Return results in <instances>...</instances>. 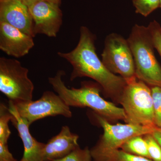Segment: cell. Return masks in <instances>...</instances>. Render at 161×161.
<instances>
[{"mask_svg": "<svg viewBox=\"0 0 161 161\" xmlns=\"http://www.w3.org/2000/svg\"><path fill=\"white\" fill-rule=\"evenodd\" d=\"M126 123L156 127L151 90L137 78L127 82L119 101Z\"/></svg>", "mask_w": 161, "mask_h": 161, "instance_id": "277c9868", "label": "cell"}, {"mask_svg": "<svg viewBox=\"0 0 161 161\" xmlns=\"http://www.w3.org/2000/svg\"></svg>", "mask_w": 161, "mask_h": 161, "instance_id": "4316f807", "label": "cell"}, {"mask_svg": "<svg viewBox=\"0 0 161 161\" xmlns=\"http://www.w3.org/2000/svg\"><path fill=\"white\" fill-rule=\"evenodd\" d=\"M95 35L86 26L80 28L78 44L68 53L58 52L60 58L71 64L73 70L70 80L88 77L99 84L104 95L119 103L127 81L120 76L110 71L98 58L95 46Z\"/></svg>", "mask_w": 161, "mask_h": 161, "instance_id": "6da1fadb", "label": "cell"}, {"mask_svg": "<svg viewBox=\"0 0 161 161\" xmlns=\"http://www.w3.org/2000/svg\"><path fill=\"white\" fill-rule=\"evenodd\" d=\"M4 161H26L24 160L22 158H21V159L20 160V161L17 160L16 159H15L14 158V159H13L10 160Z\"/></svg>", "mask_w": 161, "mask_h": 161, "instance_id": "d4e9b609", "label": "cell"}, {"mask_svg": "<svg viewBox=\"0 0 161 161\" xmlns=\"http://www.w3.org/2000/svg\"><path fill=\"white\" fill-rule=\"evenodd\" d=\"M92 115L97 125L103 129V133L95 146L90 149L91 153L119 149L124 143L132 137L151 133L157 127L131 123L114 125L93 111Z\"/></svg>", "mask_w": 161, "mask_h": 161, "instance_id": "52a82bcc", "label": "cell"}, {"mask_svg": "<svg viewBox=\"0 0 161 161\" xmlns=\"http://www.w3.org/2000/svg\"><path fill=\"white\" fill-rule=\"evenodd\" d=\"M54 161H93V159L88 147L81 149L79 147L66 156Z\"/></svg>", "mask_w": 161, "mask_h": 161, "instance_id": "ac0fdd59", "label": "cell"}, {"mask_svg": "<svg viewBox=\"0 0 161 161\" xmlns=\"http://www.w3.org/2000/svg\"><path fill=\"white\" fill-rule=\"evenodd\" d=\"M147 143L149 158L153 161H161V147L151 133L143 136Z\"/></svg>", "mask_w": 161, "mask_h": 161, "instance_id": "d6986e66", "label": "cell"}, {"mask_svg": "<svg viewBox=\"0 0 161 161\" xmlns=\"http://www.w3.org/2000/svg\"><path fill=\"white\" fill-rule=\"evenodd\" d=\"M33 37L0 22V49L14 58L24 57L35 45Z\"/></svg>", "mask_w": 161, "mask_h": 161, "instance_id": "30bf717a", "label": "cell"}, {"mask_svg": "<svg viewBox=\"0 0 161 161\" xmlns=\"http://www.w3.org/2000/svg\"><path fill=\"white\" fill-rule=\"evenodd\" d=\"M12 115L9 108L3 103L0 104V142L8 144L11 134L9 123L11 121Z\"/></svg>", "mask_w": 161, "mask_h": 161, "instance_id": "2e32d148", "label": "cell"}, {"mask_svg": "<svg viewBox=\"0 0 161 161\" xmlns=\"http://www.w3.org/2000/svg\"><path fill=\"white\" fill-rule=\"evenodd\" d=\"M136 13L148 16L160 6V0H132Z\"/></svg>", "mask_w": 161, "mask_h": 161, "instance_id": "e0dca14e", "label": "cell"}, {"mask_svg": "<svg viewBox=\"0 0 161 161\" xmlns=\"http://www.w3.org/2000/svg\"><path fill=\"white\" fill-rule=\"evenodd\" d=\"M151 90L155 125L161 128V87L153 86Z\"/></svg>", "mask_w": 161, "mask_h": 161, "instance_id": "ffe728a7", "label": "cell"}, {"mask_svg": "<svg viewBox=\"0 0 161 161\" xmlns=\"http://www.w3.org/2000/svg\"><path fill=\"white\" fill-rule=\"evenodd\" d=\"M29 70L14 59L0 58V91L13 102L32 100L34 85Z\"/></svg>", "mask_w": 161, "mask_h": 161, "instance_id": "5b68a950", "label": "cell"}, {"mask_svg": "<svg viewBox=\"0 0 161 161\" xmlns=\"http://www.w3.org/2000/svg\"><path fill=\"white\" fill-rule=\"evenodd\" d=\"M151 134L161 147V128L157 127Z\"/></svg>", "mask_w": 161, "mask_h": 161, "instance_id": "7402d4cb", "label": "cell"}, {"mask_svg": "<svg viewBox=\"0 0 161 161\" xmlns=\"http://www.w3.org/2000/svg\"><path fill=\"white\" fill-rule=\"evenodd\" d=\"M120 149L133 155L150 159L147 143L143 136H136L130 139L122 145Z\"/></svg>", "mask_w": 161, "mask_h": 161, "instance_id": "9a60e30c", "label": "cell"}, {"mask_svg": "<svg viewBox=\"0 0 161 161\" xmlns=\"http://www.w3.org/2000/svg\"><path fill=\"white\" fill-rule=\"evenodd\" d=\"M64 75V71H58L54 77L48 78V82L69 106L88 108L109 121L121 120L126 123V115L123 108L101 97V88L97 82L84 81L79 88H69L62 80Z\"/></svg>", "mask_w": 161, "mask_h": 161, "instance_id": "7a4b0ae2", "label": "cell"}, {"mask_svg": "<svg viewBox=\"0 0 161 161\" xmlns=\"http://www.w3.org/2000/svg\"><path fill=\"white\" fill-rule=\"evenodd\" d=\"M79 136L71 131L68 126L62 127L60 132L45 144L44 161H54L63 158L79 147Z\"/></svg>", "mask_w": 161, "mask_h": 161, "instance_id": "4fadbf2b", "label": "cell"}, {"mask_svg": "<svg viewBox=\"0 0 161 161\" xmlns=\"http://www.w3.org/2000/svg\"><path fill=\"white\" fill-rule=\"evenodd\" d=\"M160 7L161 8V0H160Z\"/></svg>", "mask_w": 161, "mask_h": 161, "instance_id": "484cf974", "label": "cell"}, {"mask_svg": "<svg viewBox=\"0 0 161 161\" xmlns=\"http://www.w3.org/2000/svg\"><path fill=\"white\" fill-rule=\"evenodd\" d=\"M91 154L93 161H153L150 159L128 153L119 149Z\"/></svg>", "mask_w": 161, "mask_h": 161, "instance_id": "5bb4252c", "label": "cell"}, {"mask_svg": "<svg viewBox=\"0 0 161 161\" xmlns=\"http://www.w3.org/2000/svg\"><path fill=\"white\" fill-rule=\"evenodd\" d=\"M33 22V33L56 37L62 24L63 14L60 6L40 0L28 7Z\"/></svg>", "mask_w": 161, "mask_h": 161, "instance_id": "9c48e42d", "label": "cell"}, {"mask_svg": "<svg viewBox=\"0 0 161 161\" xmlns=\"http://www.w3.org/2000/svg\"><path fill=\"white\" fill-rule=\"evenodd\" d=\"M13 102L20 116L30 126L36 121L48 116L62 115L70 118L72 116L70 107L58 94L51 91L43 92L36 100Z\"/></svg>", "mask_w": 161, "mask_h": 161, "instance_id": "ba28073f", "label": "cell"}, {"mask_svg": "<svg viewBox=\"0 0 161 161\" xmlns=\"http://www.w3.org/2000/svg\"><path fill=\"white\" fill-rule=\"evenodd\" d=\"M101 56L103 63L113 74H118L127 82L136 78L130 45L121 35L112 33L107 36Z\"/></svg>", "mask_w": 161, "mask_h": 161, "instance_id": "8992f818", "label": "cell"}, {"mask_svg": "<svg viewBox=\"0 0 161 161\" xmlns=\"http://www.w3.org/2000/svg\"><path fill=\"white\" fill-rule=\"evenodd\" d=\"M8 108L11 113V121L17 130L24 147L22 158L26 161H44L43 149L45 143L38 142L31 135L30 126L20 116L13 102L9 100Z\"/></svg>", "mask_w": 161, "mask_h": 161, "instance_id": "7c38bea8", "label": "cell"}, {"mask_svg": "<svg viewBox=\"0 0 161 161\" xmlns=\"http://www.w3.org/2000/svg\"><path fill=\"white\" fill-rule=\"evenodd\" d=\"M22 1H23L24 4H26V6L29 7L30 6H31L32 4L37 2L38 1H40V0H22Z\"/></svg>", "mask_w": 161, "mask_h": 161, "instance_id": "603a6c76", "label": "cell"}, {"mask_svg": "<svg viewBox=\"0 0 161 161\" xmlns=\"http://www.w3.org/2000/svg\"><path fill=\"white\" fill-rule=\"evenodd\" d=\"M135 66L136 76L148 86L161 87V66L148 26L135 24L127 39Z\"/></svg>", "mask_w": 161, "mask_h": 161, "instance_id": "3957f363", "label": "cell"}, {"mask_svg": "<svg viewBox=\"0 0 161 161\" xmlns=\"http://www.w3.org/2000/svg\"><path fill=\"white\" fill-rule=\"evenodd\" d=\"M0 22L35 37L33 22L29 8L22 0H0Z\"/></svg>", "mask_w": 161, "mask_h": 161, "instance_id": "8fae6325", "label": "cell"}, {"mask_svg": "<svg viewBox=\"0 0 161 161\" xmlns=\"http://www.w3.org/2000/svg\"><path fill=\"white\" fill-rule=\"evenodd\" d=\"M150 30L154 47L161 58V26L157 21L150 22L148 26Z\"/></svg>", "mask_w": 161, "mask_h": 161, "instance_id": "44dd1931", "label": "cell"}, {"mask_svg": "<svg viewBox=\"0 0 161 161\" xmlns=\"http://www.w3.org/2000/svg\"><path fill=\"white\" fill-rule=\"evenodd\" d=\"M45 1L54 3V4L59 5V6H60V4H61V0H45Z\"/></svg>", "mask_w": 161, "mask_h": 161, "instance_id": "cb8c5ba5", "label": "cell"}]
</instances>
